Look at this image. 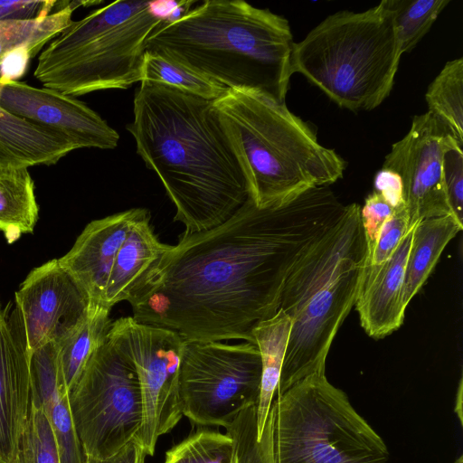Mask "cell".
I'll return each mask as SVG.
<instances>
[{
	"mask_svg": "<svg viewBox=\"0 0 463 463\" xmlns=\"http://www.w3.org/2000/svg\"><path fill=\"white\" fill-rule=\"evenodd\" d=\"M329 186L258 206L249 197L224 222L184 232L128 301L137 322L184 340H244L279 309L285 282L304 254L343 217Z\"/></svg>",
	"mask_w": 463,
	"mask_h": 463,
	"instance_id": "6da1fadb",
	"label": "cell"
},
{
	"mask_svg": "<svg viewBox=\"0 0 463 463\" xmlns=\"http://www.w3.org/2000/svg\"><path fill=\"white\" fill-rule=\"evenodd\" d=\"M208 100L141 81L127 129L137 153L161 180L186 232L213 229L249 198L238 160Z\"/></svg>",
	"mask_w": 463,
	"mask_h": 463,
	"instance_id": "7a4b0ae2",
	"label": "cell"
},
{
	"mask_svg": "<svg viewBox=\"0 0 463 463\" xmlns=\"http://www.w3.org/2000/svg\"><path fill=\"white\" fill-rule=\"evenodd\" d=\"M294 44L283 16L241 0H206L158 25L146 39L145 52L227 89L254 90L285 103Z\"/></svg>",
	"mask_w": 463,
	"mask_h": 463,
	"instance_id": "3957f363",
	"label": "cell"
},
{
	"mask_svg": "<svg viewBox=\"0 0 463 463\" xmlns=\"http://www.w3.org/2000/svg\"><path fill=\"white\" fill-rule=\"evenodd\" d=\"M361 206L346 205L339 222L288 275L279 309L291 329L276 396L316 373H326L333 340L354 306L366 262Z\"/></svg>",
	"mask_w": 463,
	"mask_h": 463,
	"instance_id": "277c9868",
	"label": "cell"
},
{
	"mask_svg": "<svg viewBox=\"0 0 463 463\" xmlns=\"http://www.w3.org/2000/svg\"><path fill=\"white\" fill-rule=\"evenodd\" d=\"M220 125L258 206L286 200L343 176L345 161L315 130L260 92L228 89L213 101Z\"/></svg>",
	"mask_w": 463,
	"mask_h": 463,
	"instance_id": "5b68a950",
	"label": "cell"
},
{
	"mask_svg": "<svg viewBox=\"0 0 463 463\" xmlns=\"http://www.w3.org/2000/svg\"><path fill=\"white\" fill-rule=\"evenodd\" d=\"M401 57L383 0L364 12L328 15L295 43L292 68L339 107L372 110L390 95Z\"/></svg>",
	"mask_w": 463,
	"mask_h": 463,
	"instance_id": "8992f818",
	"label": "cell"
},
{
	"mask_svg": "<svg viewBox=\"0 0 463 463\" xmlns=\"http://www.w3.org/2000/svg\"><path fill=\"white\" fill-rule=\"evenodd\" d=\"M165 22L159 1H116L72 21L42 50L34 77L71 97L141 81L145 43Z\"/></svg>",
	"mask_w": 463,
	"mask_h": 463,
	"instance_id": "52a82bcc",
	"label": "cell"
},
{
	"mask_svg": "<svg viewBox=\"0 0 463 463\" xmlns=\"http://www.w3.org/2000/svg\"><path fill=\"white\" fill-rule=\"evenodd\" d=\"M273 463H388L383 439L344 391L316 373L276 396L265 423Z\"/></svg>",
	"mask_w": 463,
	"mask_h": 463,
	"instance_id": "ba28073f",
	"label": "cell"
},
{
	"mask_svg": "<svg viewBox=\"0 0 463 463\" xmlns=\"http://www.w3.org/2000/svg\"><path fill=\"white\" fill-rule=\"evenodd\" d=\"M73 423L88 457L109 458L137 439L143 420L133 363L109 338L68 392Z\"/></svg>",
	"mask_w": 463,
	"mask_h": 463,
	"instance_id": "9c48e42d",
	"label": "cell"
},
{
	"mask_svg": "<svg viewBox=\"0 0 463 463\" xmlns=\"http://www.w3.org/2000/svg\"><path fill=\"white\" fill-rule=\"evenodd\" d=\"M261 361L255 344L184 340L179 371L183 415L201 426L226 428L257 405Z\"/></svg>",
	"mask_w": 463,
	"mask_h": 463,
	"instance_id": "30bf717a",
	"label": "cell"
},
{
	"mask_svg": "<svg viewBox=\"0 0 463 463\" xmlns=\"http://www.w3.org/2000/svg\"><path fill=\"white\" fill-rule=\"evenodd\" d=\"M109 340L128 355L139 381L143 420L137 439L153 456L160 436L183 415L179 371L184 338L176 332L120 317L112 322Z\"/></svg>",
	"mask_w": 463,
	"mask_h": 463,
	"instance_id": "8fae6325",
	"label": "cell"
},
{
	"mask_svg": "<svg viewBox=\"0 0 463 463\" xmlns=\"http://www.w3.org/2000/svg\"><path fill=\"white\" fill-rule=\"evenodd\" d=\"M453 140L449 129L427 111L413 117L408 133L392 144L385 156L383 168L395 172L402 180L410 228L427 218L452 214L442 168L444 152Z\"/></svg>",
	"mask_w": 463,
	"mask_h": 463,
	"instance_id": "7c38bea8",
	"label": "cell"
},
{
	"mask_svg": "<svg viewBox=\"0 0 463 463\" xmlns=\"http://www.w3.org/2000/svg\"><path fill=\"white\" fill-rule=\"evenodd\" d=\"M14 296L29 354L49 343L61 344L84 319L90 305L86 292L58 259L33 269Z\"/></svg>",
	"mask_w": 463,
	"mask_h": 463,
	"instance_id": "4fadbf2b",
	"label": "cell"
},
{
	"mask_svg": "<svg viewBox=\"0 0 463 463\" xmlns=\"http://www.w3.org/2000/svg\"><path fill=\"white\" fill-rule=\"evenodd\" d=\"M0 107L70 139L77 148L113 149L119 135L85 103L45 87L0 78Z\"/></svg>",
	"mask_w": 463,
	"mask_h": 463,
	"instance_id": "5bb4252c",
	"label": "cell"
},
{
	"mask_svg": "<svg viewBox=\"0 0 463 463\" xmlns=\"http://www.w3.org/2000/svg\"><path fill=\"white\" fill-rule=\"evenodd\" d=\"M32 403L29 353L18 310L0 315V460L10 463Z\"/></svg>",
	"mask_w": 463,
	"mask_h": 463,
	"instance_id": "9a60e30c",
	"label": "cell"
},
{
	"mask_svg": "<svg viewBox=\"0 0 463 463\" xmlns=\"http://www.w3.org/2000/svg\"><path fill=\"white\" fill-rule=\"evenodd\" d=\"M132 208L89 222L71 250L59 258L91 303L103 306L104 294L117 253L132 223L146 213Z\"/></svg>",
	"mask_w": 463,
	"mask_h": 463,
	"instance_id": "2e32d148",
	"label": "cell"
},
{
	"mask_svg": "<svg viewBox=\"0 0 463 463\" xmlns=\"http://www.w3.org/2000/svg\"><path fill=\"white\" fill-rule=\"evenodd\" d=\"M414 226L386 261L364 265L354 306L362 327L373 338L390 335L403 322L406 308L402 303V289Z\"/></svg>",
	"mask_w": 463,
	"mask_h": 463,
	"instance_id": "e0dca14e",
	"label": "cell"
},
{
	"mask_svg": "<svg viewBox=\"0 0 463 463\" xmlns=\"http://www.w3.org/2000/svg\"><path fill=\"white\" fill-rule=\"evenodd\" d=\"M30 376L32 402L41 407L49 420L60 463H86L87 455L73 423L57 356L51 353L34 355L30 361Z\"/></svg>",
	"mask_w": 463,
	"mask_h": 463,
	"instance_id": "ac0fdd59",
	"label": "cell"
},
{
	"mask_svg": "<svg viewBox=\"0 0 463 463\" xmlns=\"http://www.w3.org/2000/svg\"><path fill=\"white\" fill-rule=\"evenodd\" d=\"M149 218L147 212L132 223L117 253L103 299V306L110 310L132 298L170 246L158 240Z\"/></svg>",
	"mask_w": 463,
	"mask_h": 463,
	"instance_id": "d6986e66",
	"label": "cell"
},
{
	"mask_svg": "<svg viewBox=\"0 0 463 463\" xmlns=\"http://www.w3.org/2000/svg\"><path fill=\"white\" fill-rule=\"evenodd\" d=\"M77 146L65 136L19 118L0 107V166L56 164Z\"/></svg>",
	"mask_w": 463,
	"mask_h": 463,
	"instance_id": "ffe728a7",
	"label": "cell"
},
{
	"mask_svg": "<svg viewBox=\"0 0 463 463\" xmlns=\"http://www.w3.org/2000/svg\"><path fill=\"white\" fill-rule=\"evenodd\" d=\"M462 229L463 223L453 214L427 218L415 224L402 289L405 308L422 288L446 246Z\"/></svg>",
	"mask_w": 463,
	"mask_h": 463,
	"instance_id": "44dd1931",
	"label": "cell"
},
{
	"mask_svg": "<svg viewBox=\"0 0 463 463\" xmlns=\"http://www.w3.org/2000/svg\"><path fill=\"white\" fill-rule=\"evenodd\" d=\"M291 329V319L282 310L258 323L251 331L261 361V380L257 403V430L260 439L275 398Z\"/></svg>",
	"mask_w": 463,
	"mask_h": 463,
	"instance_id": "7402d4cb",
	"label": "cell"
},
{
	"mask_svg": "<svg viewBox=\"0 0 463 463\" xmlns=\"http://www.w3.org/2000/svg\"><path fill=\"white\" fill-rule=\"evenodd\" d=\"M39 206L28 168L0 166V231L8 243L32 233Z\"/></svg>",
	"mask_w": 463,
	"mask_h": 463,
	"instance_id": "603a6c76",
	"label": "cell"
},
{
	"mask_svg": "<svg viewBox=\"0 0 463 463\" xmlns=\"http://www.w3.org/2000/svg\"><path fill=\"white\" fill-rule=\"evenodd\" d=\"M110 309L91 303L81 323L60 344L59 365L68 392L73 388L95 351L107 340L112 324Z\"/></svg>",
	"mask_w": 463,
	"mask_h": 463,
	"instance_id": "cb8c5ba5",
	"label": "cell"
},
{
	"mask_svg": "<svg viewBox=\"0 0 463 463\" xmlns=\"http://www.w3.org/2000/svg\"><path fill=\"white\" fill-rule=\"evenodd\" d=\"M101 1H70L67 6L45 17L24 21L0 22V65L11 53L28 52L32 58L72 22L80 6L99 5Z\"/></svg>",
	"mask_w": 463,
	"mask_h": 463,
	"instance_id": "d4e9b609",
	"label": "cell"
},
{
	"mask_svg": "<svg viewBox=\"0 0 463 463\" xmlns=\"http://www.w3.org/2000/svg\"><path fill=\"white\" fill-rule=\"evenodd\" d=\"M425 98L428 111L463 145V58L444 65L429 85Z\"/></svg>",
	"mask_w": 463,
	"mask_h": 463,
	"instance_id": "484cf974",
	"label": "cell"
},
{
	"mask_svg": "<svg viewBox=\"0 0 463 463\" xmlns=\"http://www.w3.org/2000/svg\"><path fill=\"white\" fill-rule=\"evenodd\" d=\"M401 54L412 51L449 0H386Z\"/></svg>",
	"mask_w": 463,
	"mask_h": 463,
	"instance_id": "4316f807",
	"label": "cell"
},
{
	"mask_svg": "<svg viewBox=\"0 0 463 463\" xmlns=\"http://www.w3.org/2000/svg\"><path fill=\"white\" fill-rule=\"evenodd\" d=\"M141 81L165 84L208 100L221 98L228 90L179 63L149 52L144 54Z\"/></svg>",
	"mask_w": 463,
	"mask_h": 463,
	"instance_id": "83f0119b",
	"label": "cell"
},
{
	"mask_svg": "<svg viewBox=\"0 0 463 463\" xmlns=\"http://www.w3.org/2000/svg\"><path fill=\"white\" fill-rule=\"evenodd\" d=\"M233 451L227 432L201 428L168 449L164 463H232Z\"/></svg>",
	"mask_w": 463,
	"mask_h": 463,
	"instance_id": "f1b7e54d",
	"label": "cell"
},
{
	"mask_svg": "<svg viewBox=\"0 0 463 463\" xmlns=\"http://www.w3.org/2000/svg\"><path fill=\"white\" fill-rule=\"evenodd\" d=\"M10 463H60L49 420L44 411L33 402Z\"/></svg>",
	"mask_w": 463,
	"mask_h": 463,
	"instance_id": "f546056e",
	"label": "cell"
},
{
	"mask_svg": "<svg viewBox=\"0 0 463 463\" xmlns=\"http://www.w3.org/2000/svg\"><path fill=\"white\" fill-rule=\"evenodd\" d=\"M463 145L453 140L443 156V184L452 214L463 223Z\"/></svg>",
	"mask_w": 463,
	"mask_h": 463,
	"instance_id": "4dcf8cb0",
	"label": "cell"
},
{
	"mask_svg": "<svg viewBox=\"0 0 463 463\" xmlns=\"http://www.w3.org/2000/svg\"><path fill=\"white\" fill-rule=\"evenodd\" d=\"M410 229V216L406 205L398 208L383 225L373 250L366 257L365 265L376 266L386 261L395 251Z\"/></svg>",
	"mask_w": 463,
	"mask_h": 463,
	"instance_id": "1f68e13d",
	"label": "cell"
},
{
	"mask_svg": "<svg viewBox=\"0 0 463 463\" xmlns=\"http://www.w3.org/2000/svg\"><path fill=\"white\" fill-rule=\"evenodd\" d=\"M397 209L377 192L373 191L366 197L364 204L361 206L360 215L367 243V254L373 250L383 225Z\"/></svg>",
	"mask_w": 463,
	"mask_h": 463,
	"instance_id": "d6a6232c",
	"label": "cell"
},
{
	"mask_svg": "<svg viewBox=\"0 0 463 463\" xmlns=\"http://www.w3.org/2000/svg\"><path fill=\"white\" fill-rule=\"evenodd\" d=\"M69 3L56 0H0V22L45 17L61 10Z\"/></svg>",
	"mask_w": 463,
	"mask_h": 463,
	"instance_id": "836d02e7",
	"label": "cell"
},
{
	"mask_svg": "<svg viewBox=\"0 0 463 463\" xmlns=\"http://www.w3.org/2000/svg\"><path fill=\"white\" fill-rule=\"evenodd\" d=\"M374 192L382 194L394 207L406 205L400 176L393 171L382 168L374 176Z\"/></svg>",
	"mask_w": 463,
	"mask_h": 463,
	"instance_id": "e575fe53",
	"label": "cell"
},
{
	"mask_svg": "<svg viewBox=\"0 0 463 463\" xmlns=\"http://www.w3.org/2000/svg\"><path fill=\"white\" fill-rule=\"evenodd\" d=\"M146 452L137 439H134L115 455L106 458L87 456L86 463H145Z\"/></svg>",
	"mask_w": 463,
	"mask_h": 463,
	"instance_id": "d590c367",
	"label": "cell"
},
{
	"mask_svg": "<svg viewBox=\"0 0 463 463\" xmlns=\"http://www.w3.org/2000/svg\"><path fill=\"white\" fill-rule=\"evenodd\" d=\"M462 399H463V383H462V378H460V380L458 382V391L456 392L455 412H456L461 425H462V420H463Z\"/></svg>",
	"mask_w": 463,
	"mask_h": 463,
	"instance_id": "8d00e7d4",
	"label": "cell"
},
{
	"mask_svg": "<svg viewBox=\"0 0 463 463\" xmlns=\"http://www.w3.org/2000/svg\"><path fill=\"white\" fill-rule=\"evenodd\" d=\"M454 463H463V457L459 456Z\"/></svg>",
	"mask_w": 463,
	"mask_h": 463,
	"instance_id": "74e56055",
	"label": "cell"
},
{
	"mask_svg": "<svg viewBox=\"0 0 463 463\" xmlns=\"http://www.w3.org/2000/svg\"><path fill=\"white\" fill-rule=\"evenodd\" d=\"M232 463H245V462H239V461H237V459L234 458V455H233Z\"/></svg>",
	"mask_w": 463,
	"mask_h": 463,
	"instance_id": "f35d334b",
	"label": "cell"
},
{
	"mask_svg": "<svg viewBox=\"0 0 463 463\" xmlns=\"http://www.w3.org/2000/svg\"><path fill=\"white\" fill-rule=\"evenodd\" d=\"M3 310L1 309V307H0V315L2 314Z\"/></svg>",
	"mask_w": 463,
	"mask_h": 463,
	"instance_id": "ab89813d",
	"label": "cell"
},
{
	"mask_svg": "<svg viewBox=\"0 0 463 463\" xmlns=\"http://www.w3.org/2000/svg\"><path fill=\"white\" fill-rule=\"evenodd\" d=\"M0 463H4V462H2V461L0 460Z\"/></svg>",
	"mask_w": 463,
	"mask_h": 463,
	"instance_id": "60d3db41",
	"label": "cell"
}]
</instances>
